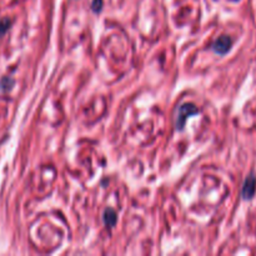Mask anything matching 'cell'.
<instances>
[{"label": "cell", "instance_id": "cell-1", "mask_svg": "<svg viewBox=\"0 0 256 256\" xmlns=\"http://www.w3.org/2000/svg\"><path fill=\"white\" fill-rule=\"evenodd\" d=\"M199 114V109L191 103H186V104H183L180 108H179L178 113V119H176V129L183 130L184 127H185V122L189 117L191 115Z\"/></svg>", "mask_w": 256, "mask_h": 256}, {"label": "cell", "instance_id": "cell-2", "mask_svg": "<svg viewBox=\"0 0 256 256\" xmlns=\"http://www.w3.org/2000/svg\"><path fill=\"white\" fill-rule=\"evenodd\" d=\"M231 44H233V40L230 39V36L223 35L214 41L211 48H213V50L215 51L216 54H219V55H224V54H226L229 50H230Z\"/></svg>", "mask_w": 256, "mask_h": 256}, {"label": "cell", "instance_id": "cell-3", "mask_svg": "<svg viewBox=\"0 0 256 256\" xmlns=\"http://www.w3.org/2000/svg\"><path fill=\"white\" fill-rule=\"evenodd\" d=\"M256 191V178L254 175H250L246 178L245 183L243 185V190H241V195H243L244 200H250L254 198Z\"/></svg>", "mask_w": 256, "mask_h": 256}, {"label": "cell", "instance_id": "cell-4", "mask_svg": "<svg viewBox=\"0 0 256 256\" xmlns=\"http://www.w3.org/2000/svg\"><path fill=\"white\" fill-rule=\"evenodd\" d=\"M117 220H118V216H117V213H115V210H113V209H107L104 213V223L105 225L108 226V228H113V226H115V224H117Z\"/></svg>", "mask_w": 256, "mask_h": 256}, {"label": "cell", "instance_id": "cell-5", "mask_svg": "<svg viewBox=\"0 0 256 256\" xmlns=\"http://www.w3.org/2000/svg\"><path fill=\"white\" fill-rule=\"evenodd\" d=\"M9 26H10V20L9 19H3V20L0 21V35L5 33L9 29Z\"/></svg>", "mask_w": 256, "mask_h": 256}, {"label": "cell", "instance_id": "cell-6", "mask_svg": "<svg viewBox=\"0 0 256 256\" xmlns=\"http://www.w3.org/2000/svg\"><path fill=\"white\" fill-rule=\"evenodd\" d=\"M103 8V0H94L92 4V9L95 13H99Z\"/></svg>", "mask_w": 256, "mask_h": 256}]
</instances>
